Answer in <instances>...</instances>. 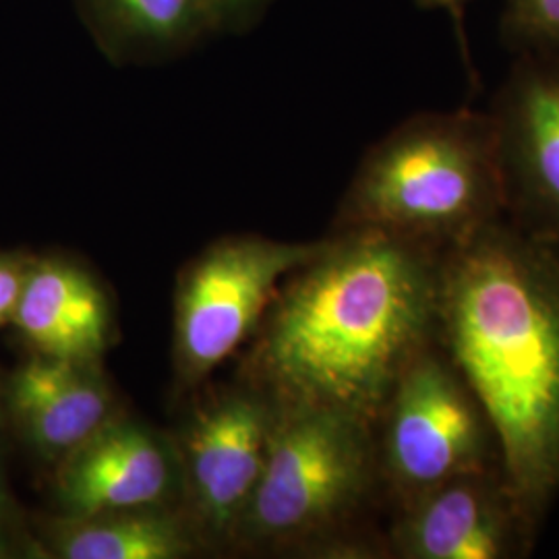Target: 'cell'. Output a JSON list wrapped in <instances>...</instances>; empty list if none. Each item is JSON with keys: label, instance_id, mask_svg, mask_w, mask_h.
Returning a JSON list of instances; mask_svg holds the SVG:
<instances>
[{"label": "cell", "instance_id": "6da1fadb", "mask_svg": "<svg viewBox=\"0 0 559 559\" xmlns=\"http://www.w3.org/2000/svg\"><path fill=\"white\" fill-rule=\"evenodd\" d=\"M443 253L346 230L280 286L249 355L276 406H316L376 425L400 376L438 340Z\"/></svg>", "mask_w": 559, "mask_h": 559}, {"label": "cell", "instance_id": "7a4b0ae2", "mask_svg": "<svg viewBox=\"0 0 559 559\" xmlns=\"http://www.w3.org/2000/svg\"><path fill=\"white\" fill-rule=\"evenodd\" d=\"M438 340L493 420L540 533L559 496V245L500 218L445 251Z\"/></svg>", "mask_w": 559, "mask_h": 559}, {"label": "cell", "instance_id": "3957f363", "mask_svg": "<svg viewBox=\"0 0 559 559\" xmlns=\"http://www.w3.org/2000/svg\"><path fill=\"white\" fill-rule=\"evenodd\" d=\"M503 218L487 112L459 108L400 122L360 160L336 228L378 230L445 253Z\"/></svg>", "mask_w": 559, "mask_h": 559}, {"label": "cell", "instance_id": "277c9868", "mask_svg": "<svg viewBox=\"0 0 559 559\" xmlns=\"http://www.w3.org/2000/svg\"><path fill=\"white\" fill-rule=\"evenodd\" d=\"M276 406V404H274ZM381 487L373 425L316 406H276L260 479L235 535L305 549L376 556L359 522Z\"/></svg>", "mask_w": 559, "mask_h": 559}, {"label": "cell", "instance_id": "5b68a950", "mask_svg": "<svg viewBox=\"0 0 559 559\" xmlns=\"http://www.w3.org/2000/svg\"><path fill=\"white\" fill-rule=\"evenodd\" d=\"M373 433L394 508L443 480L503 468L496 425L440 340L400 376Z\"/></svg>", "mask_w": 559, "mask_h": 559}, {"label": "cell", "instance_id": "8992f818", "mask_svg": "<svg viewBox=\"0 0 559 559\" xmlns=\"http://www.w3.org/2000/svg\"><path fill=\"white\" fill-rule=\"evenodd\" d=\"M325 240L228 239L195 261L180 282L175 350L182 380L193 383L228 359L267 313L280 286Z\"/></svg>", "mask_w": 559, "mask_h": 559}, {"label": "cell", "instance_id": "52a82bcc", "mask_svg": "<svg viewBox=\"0 0 559 559\" xmlns=\"http://www.w3.org/2000/svg\"><path fill=\"white\" fill-rule=\"evenodd\" d=\"M487 115L503 218L559 245V52H519Z\"/></svg>", "mask_w": 559, "mask_h": 559}, {"label": "cell", "instance_id": "ba28073f", "mask_svg": "<svg viewBox=\"0 0 559 559\" xmlns=\"http://www.w3.org/2000/svg\"><path fill=\"white\" fill-rule=\"evenodd\" d=\"M394 510L385 545L402 559L528 558L540 535L503 468L443 480Z\"/></svg>", "mask_w": 559, "mask_h": 559}, {"label": "cell", "instance_id": "9c48e42d", "mask_svg": "<svg viewBox=\"0 0 559 559\" xmlns=\"http://www.w3.org/2000/svg\"><path fill=\"white\" fill-rule=\"evenodd\" d=\"M276 406L242 390L203 406L182 431L179 468L198 522L212 535H235L260 479Z\"/></svg>", "mask_w": 559, "mask_h": 559}, {"label": "cell", "instance_id": "30bf717a", "mask_svg": "<svg viewBox=\"0 0 559 559\" xmlns=\"http://www.w3.org/2000/svg\"><path fill=\"white\" fill-rule=\"evenodd\" d=\"M59 464L57 498L75 519L160 508L180 473L179 459L156 433L117 417Z\"/></svg>", "mask_w": 559, "mask_h": 559}, {"label": "cell", "instance_id": "8fae6325", "mask_svg": "<svg viewBox=\"0 0 559 559\" xmlns=\"http://www.w3.org/2000/svg\"><path fill=\"white\" fill-rule=\"evenodd\" d=\"M9 406L21 433L44 459L62 460L115 419L98 362L36 355L15 371Z\"/></svg>", "mask_w": 559, "mask_h": 559}, {"label": "cell", "instance_id": "7c38bea8", "mask_svg": "<svg viewBox=\"0 0 559 559\" xmlns=\"http://www.w3.org/2000/svg\"><path fill=\"white\" fill-rule=\"evenodd\" d=\"M11 321L36 355L100 362L110 346V305L96 280L75 263L29 265Z\"/></svg>", "mask_w": 559, "mask_h": 559}, {"label": "cell", "instance_id": "4fadbf2b", "mask_svg": "<svg viewBox=\"0 0 559 559\" xmlns=\"http://www.w3.org/2000/svg\"><path fill=\"white\" fill-rule=\"evenodd\" d=\"M106 60L154 67L180 59L218 36L210 0H75Z\"/></svg>", "mask_w": 559, "mask_h": 559}, {"label": "cell", "instance_id": "5bb4252c", "mask_svg": "<svg viewBox=\"0 0 559 559\" xmlns=\"http://www.w3.org/2000/svg\"><path fill=\"white\" fill-rule=\"evenodd\" d=\"M60 559H180L195 551V535L164 508L67 516L50 535Z\"/></svg>", "mask_w": 559, "mask_h": 559}, {"label": "cell", "instance_id": "9a60e30c", "mask_svg": "<svg viewBox=\"0 0 559 559\" xmlns=\"http://www.w3.org/2000/svg\"><path fill=\"white\" fill-rule=\"evenodd\" d=\"M503 46L519 52H559V0H503Z\"/></svg>", "mask_w": 559, "mask_h": 559}, {"label": "cell", "instance_id": "2e32d148", "mask_svg": "<svg viewBox=\"0 0 559 559\" xmlns=\"http://www.w3.org/2000/svg\"><path fill=\"white\" fill-rule=\"evenodd\" d=\"M276 0H210L218 36H245L260 25Z\"/></svg>", "mask_w": 559, "mask_h": 559}, {"label": "cell", "instance_id": "e0dca14e", "mask_svg": "<svg viewBox=\"0 0 559 559\" xmlns=\"http://www.w3.org/2000/svg\"><path fill=\"white\" fill-rule=\"evenodd\" d=\"M29 265L20 258L0 255V325L13 318Z\"/></svg>", "mask_w": 559, "mask_h": 559}, {"label": "cell", "instance_id": "ac0fdd59", "mask_svg": "<svg viewBox=\"0 0 559 559\" xmlns=\"http://www.w3.org/2000/svg\"><path fill=\"white\" fill-rule=\"evenodd\" d=\"M419 4L420 9H427V11H448L450 17L454 20V27H456V34H459L460 46H462V59L466 64V71L471 75V80L475 81V71H473V64H471V57H468V46H466V36H464V13H466V4L471 0H415Z\"/></svg>", "mask_w": 559, "mask_h": 559}, {"label": "cell", "instance_id": "d6986e66", "mask_svg": "<svg viewBox=\"0 0 559 559\" xmlns=\"http://www.w3.org/2000/svg\"><path fill=\"white\" fill-rule=\"evenodd\" d=\"M9 526H11V498H9L4 477H2V471H0V551L4 549V539H7Z\"/></svg>", "mask_w": 559, "mask_h": 559}]
</instances>
